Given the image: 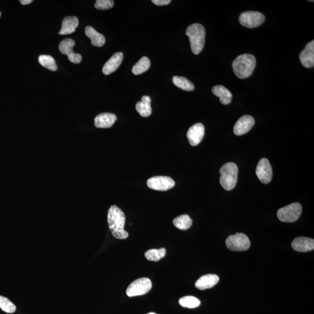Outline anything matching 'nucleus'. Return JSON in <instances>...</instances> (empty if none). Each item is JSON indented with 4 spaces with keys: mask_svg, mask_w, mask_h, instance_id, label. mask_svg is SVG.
Segmentation results:
<instances>
[{
    "mask_svg": "<svg viewBox=\"0 0 314 314\" xmlns=\"http://www.w3.org/2000/svg\"><path fill=\"white\" fill-rule=\"evenodd\" d=\"M126 218L124 212L115 205L111 206L108 212L107 221L112 235L118 239H126L129 233L124 229Z\"/></svg>",
    "mask_w": 314,
    "mask_h": 314,
    "instance_id": "obj_1",
    "label": "nucleus"
},
{
    "mask_svg": "<svg viewBox=\"0 0 314 314\" xmlns=\"http://www.w3.org/2000/svg\"><path fill=\"white\" fill-rule=\"evenodd\" d=\"M255 66L256 59L254 55L248 54L239 55L232 63L236 76L242 79L249 78L253 72Z\"/></svg>",
    "mask_w": 314,
    "mask_h": 314,
    "instance_id": "obj_2",
    "label": "nucleus"
},
{
    "mask_svg": "<svg viewBox=\"0 0 314 314\" xmlns=\"http://www.w3.org/2000/svg\"><path fill=\"white\" fill-rule=\"evenodd\" d=\"M186 34L189 38L191 50L196 55L200 54L204 47L205 37L204 27L199 23L191 24L187 27Z\"/></svg>",
    "mask_w": 314,
    "mask_h": 314,
    "instance_id": "obj_3",
    "label": "nucleus"
},
{
    "mask_svg": "<svg viewBox=\"0 0 314 314\" xmlns=\"http://www.w3.org/2000/svg\"><path fill=\"white\" fill-rule=\"evenodd\" d=\"M238 167L235 163L227 162L220 169V183L222 187L229 191L235 188L238 178Z\"/></svg>",
    "mask_w": 314,
    "mask_h": 314,
    "instance_id": "obj_4",
    "label": "nucleus"
},
{
    "mask_svg": "<svg viewBox=\"0 0 314 314\" xmlns=\"http://www.w3.org/2000/svg\"><path fill=\"white\" fill-rule=\"evenodd\" d=\"M302 207L300 203L294 202L279 209L277 216L278 219L284 223H294L299 218Z\"/></svg>",
    "mask_w": 314,
    "mask_h": 314,
    "instance_id": "obj_5",
    "label": "nucleus"
},
{
    "mask_svg": "<svg viewBox=\"0 0 314 314\" xmlns=\"http://www.w3.org/2000/svg\"><path fill=\"white\" fill-rule=\"evenodd\" d=\"M226 245L231 251H244L250 248V241L245 234L237 233L236 235L227 237Z\"/></svg>",
    "mask_w": 314,
    "mask_h": 314,
    "instance_id": "obj_6",
    "label": "nucleus"
},
{
    "mask_svg": "<svg viewBox=\"0 0 314 314\" xmlns=\"http://www.w3.org/2000/svg\"><path fill=\"white\" fill-rule=\"evenodd\" d=\"M152 288L151 280L147 278H141L136 279L128 286L126 294L129 297L144 295L149 293Z\"/></svg>",
    "mask_w": 314,
    "mask_h": 314,
    "instance_id": "obj_7",
    "label": "nucleus"
},
{
    "mask_svg": "<svg viewBox=\"0 0 314 314\" xmlns=\"http://www.w3.org/2000/svg\"><path fill=\"white\" fill-rule=\"evenodd\" d=\"M266 17L259 12L246 11L239 17L240 23L247 28H255L264 23Z\"/></svg>",
    "mask_w": 314,
    "mask_h": 314,
    "instance_id": "obj_8",
    "label": "nucleus"
},
{
    "mask_svg": "<svg viewBox=\"0 0 314 314\" xmlns=\"http://www.w3.org/2000/svg\"><path fill=\"white\" fill-rule=\"evenodd\" d=\"M147 186L151 189L167 191L173 188L175 182L170 177L156 176L151 178L147 181Z\"/></svg>",
    "mask_w": 314,
    "mask_h": 314,
    "instance_id": "obj_9",
    "label": "nucleus"
},
{
    "mask_svg": "<svg viewBox=\"0 0 314 314\" xmlns=\"http://www.w3.org/2000/svg\"><path fill=\"white\" fill-rule=\"evenodd\" d=\"M256 175L262 183L268 184L272 179V169L267 158H262L257 165Z\"/></svg>",
    "mask_w": 314,
    "mask_h": 314,
    "instance_id": "obj_10",
    "label": "nucleus"
},
{
    "mask_svg": "<svg viewBox=\"0 0 314 314\" xmlns=\"http://www.w3.org/2000/svg\"><path fill=\"white\" fill-rule=\"evenodd\" d=\"M75 45V42L73 40L65 39L60 43L59 49L61 53L67 55L70 62L73 64H79L81 62L82 57L81 55L73 52V48Z\"/></svg>",
    "mask_w": 314,
    "mask_h": 314,
    "instance_id": "obj_11",
    "label": "nucleus"
},
{
    "mask_svg": "<svg viewBox=\"0 0 314 314\" xmlns=\"http://www.w3.org/2000/svg\"><path fill=\"white\" fill-rule=\"evenodd\" d=\"M254 124L253 117L248 115H243L234 126V134L237 136H242L247 134L253 127Z\"/></svg>",
    "mask_w": 314,
    "mask_h": 314,
    "instance_id": "obj_12",
    "label": "nucleus"
},
{
    "mask_svg": "<svg viewBox=\"0 0 314 314\" xmlns=\"http://www.w3.org/2000/svg\"><path fill=\"white\" fill-rule=\"evenodd\" d=\"M204 135L205 128L201 123H198L191 126L187 133V137L190 145L198 146L202 141Z\"/></svg>",
    "mask_w": 314,
    "mask_h": 314,
    "instance_id": "obj_13",
    "label": "nucleus"
},
{
    "mask_svg": "<svg viewBox=\"0 0 314 314\" xmlns=\"http://www.w3.org/2000/svg\"><path fill=\"white\" fill-rule=\"evenodd\" d=\"M300 60L301 64L306 68H312L314 66V41L308 43L306 47L300 52Z\"/></svg>",
    "mask_w": 314,
    "mask_h": 314,
    "instance_id": "obj_14",
    "label": "nucleus"
},
{
    "mask_svg": "<svg viewBox=\"0 0 314 314\" xmlns=\"http://www.w3.org/2000/svg\"><path fill=\"white\" fill-rule=\"evenodd\" d=\"M292 247L298 252H307L314 249V240L305 237H298L293 240Z\"/></svg>",
    "mask_w": 314,
    "mask_h": 314,
    "instance_id": "obj_15",
    "label": "nucleus"
},
{
    "mask_svg": "<svg viewBox=\"0 0 314 314\" xmlns=\"http://www.w3.org/2000/svg\"><path fill=\"white\" fill-rule=\"evenodd\" d=\"M124 58L122 52H116L113 54L110 59L105 64L103 67V72L104 75H109L114 72L118 68Z\"/></svg>",
    "mask_w": 314,
    "mask_h": 314,
    "instance_id": "obj_16",
    "label": "nucleus"
},
{
    "mask_svg": "<svg viewBox=\"0 0 314 314\" xmlns=\"http://www.w3.org/2000/svg\"><path fill=\"white\" fill-rule=\"evenodd\" d=\"M219 281L220 278L218 275L215 274H207L200 277L196 282L195 286L199 290H205L214 287Z\"/></svg>",
    "mask_w": 314,
    "mask_h": 314,
    "instance_id": "obj_17",
    "label": "nucleus"
},
{
    "mask_svg": "<svg viewBox=\"0 0 314 314\" xmlns=\"http://www.w3.org/2000/svg\"><path fill=\"white\" fill-rule=\"evenodd\" d=\"M116 116L112 113H102L95 117L94 125L97 128H110L114 124Z\"/></svg>",
    "mask_w": 314,
    "mask_h": 314,
    "instance_id": "obj_18",
    "label": "nucleus"
},
{
    "mask_svg": "<svg viewBox=\"0 0 314 314\" xmlns=\"http://www.w3.org/2000/svg\"><path fill=\"white\" fill-rule=\"evenodd\" d=\"M79 20L76 17H67L64 18L61 29L59 32V35H69L75 32L76 27L78 26Z\"/></svg>",
    "mask_w": 314,
    "mask_h": 314,
    "instance_id": "obj_19",
    "label": "nucleus"
},
{
    "mask_svg": "<svg viewBox=\"0 0 314 314\" xmlns=\"http://www.w3.org/2000/svg\"><path fill=\"white\" fill-rule=\"evenodd\" d=\"M212 93L220 98V102L224 105H228L232 101L233 95L225 87L222 85L214 86L212 89Z\"/></svg>",
    "mask_w": 314,
    "mask_h": 314,
    "instance_id": "obj_20",
    "label": "nucleus"
},
{
    "mask_svg": "<svg viewBox=\"0 0 314 314\" xmlns=\"http://www.w3.org/2000/svg\"><path fill=\"white\" fill-rule=\"evenodd\" d=\"M85 34L89 39H90L91 45L95 47H102L106 43L105 37L102 34L97 32L93 27H86Z\"/></svg>",
    "mask_w": 314,
    "mask_h": 314,
    "instance_id": "obj_21",
    "label": "nucleus"
},
{
    "mask_svg": "<svg viewBox=\"0 0 314 314\" xmlns=\"http://www.w3.org/2000/svg\"><path fill=\"white\" fill-rule=\"evenodd\" d=\"M151 98L145 95L141 98V101H138L136 105V109L139 114L143 117H148L152 114V109L151 107Z\"/></svg>",
    "mask_w": 314,
    "mask_h": 314,
    "instance_id": "obj_22",
    "label": "nucleus"
},
{
    "mask_svg": "<svg viewBox=\"0 0 314 314\" xmlns=\"http://www.w3.org/2000/svg\"><path fill=\"white\" fill-rule=\"evenodd\" d=\"M193 221L189 215L183 214L175 218L173 220L174 225L180 230H186L192 226Z\"/></svg>",
    "mask_w": 314,
    "mask_h": 314,
    "instance_id": "obj_23",
    "label": "nucleus"
},
{
    "mask_svg": "<svg viewBox=\"0 0 314 314\" xmlns=\"http://www.w3.org/2000/svg\"><path fill=\"white\" fill-rule=\"evenodd\" d=\"M174 84L181 90L192 91L195 90V85L184 77L175 76L172 78Z\"/></svg>",
    "mask_w": 314,
    "mask_h": 314,
    "instance_id": "obj_24",
    "label": "nucleus"
},
{
    "mask_svg": "<svg viewBox=\"0 0 314 314\" xmlns=\"http://www.w3.org/2000/svg\"><path fill=\"white\" fill-rule=\"evenodd\" d=\"M150 64V61L149 58L146 57H143L138 61V62L135 65L133 69H132V72L135 75H140V74L146 72L149 69Z\"/></svg>",
    "mask_w": 314,
    "mask_h": 314,
    "instance_id": "obj_25",
    "label": "nucleus"
},
{
    "mask_svg": "<svg viewBox=\"0 0 314 314\" xmlns=\"http://www.w3.org/2000/svg\"><path fill=\"white\" fill-rule=\"evenodd\" d=\"M166 249L161 248L159 249H151L145 252L146 259L151 261H158L165 256Z\"/></svg>",
    "mask_w": 314,
    "mask_h": 314,
    "instance_id": "obj_26",
    "label": "nucleus"
},
{
    "mask_svg": "<svg viewBox=\"0 0 314 314\" xmlns=\"http://www.w3.org/2000/svg\"><path fill=\"white\" fill-rule=\"evenodd\" d=\"M39 62L43 67L52 71H56L57 66L54 58L48 55H41L39 57Z\"/></svg>",
    "mask_w": 314,
    "mask_h": 314,
    "instance_id": "obj_27",
    "label": "nucleus"
},
{
    "mask_svg": "<svg viewBox=\"0 0 314 314\" xmlns=\"http://www.w3.org/2000/svg\"><path fill=\"white\" fill-rule=\"evenodd\" d=\"M179 303L183 307L195 309L201 304V301L198 298L188 295V296H184L180 298Z\"/></svg>",
    "mask_w": 314,
    "mask_h": 314,
    "instance_id": "obj_28",
    "label": "nucleus"
},
{
    "mask_svg": "<svg viewBox=\"0 0 314 314\" xmlns=\"http://www.w3.org/2000/svg\"><path fill=\"white\" fill-rule=\"evenodd\" d=\"M0 309H1L3 312L8 314H12L15 312L17 308L16 306H15V304L12 303L8 298L0 295Z\"/></svg>",
    "mask_w": 314,
    "mask_h": 314,
    "instance_id": "obj_29",
    "label": "nucleus"
},
{
    "mask_svg": "<svg viewBox=\"0 0 314 314\" xmlns=\"http://www.w3.org/2000/svg\"><path fill=\"white\" fill-rule=\"evenodd\" d=\"M114 5L112 0H97L94 7L99 10H107L112 8Z\"/></svg>",
    "mask_w": 314,
    "mask_h": 314,
    "instance_id": "obj_30",
    "label": "nucleus"
},
{
    "mask_svg": "<svg viewBox=\"0 0 314 314\" xmlns=\"http://www.w3.org/2000/svg\"><path fill=\"white\" fill-rule=\"evenodd\" d=\"M152 2L157 5L163 6L169 4L171 1V0H153Z\"/></svg>",
    "mask_w": 314,
    "mask_h": 314,
    "instance_id": "obj_31",
    "label": "nucleus"
},
{
    "mask_svg": "<svg viewBox=\"0 0 314 314\" xmlns=\"http://www.w3.org/2000/svg\"><path fill=\"white\" fill-rule=\"evenodd\" d=\"M33 2V0H21L20 2L22 5H27Z\"/></svg>",
    "mask_w": 314,
    "mask_h": 314,
    "instance_id": "obj_32",
    "label": "nucleus"
},
{
    "mask_svg": "<svg viewBox=\"0 0 314 314\" xmlns=\"http://www.w3.org/2000/svg\"><path fill=\"white\" fill-rule=\"evenodd\" d=\"M147 314H157L155 313H148Z\"/></svg>",
    "mask_w": 314,
    "mask_h": 314,
    "instance_id": "obj_33",
    "label": "nucleus"
},
{
    "mask_svg": "<svg viewBox=\"0 0 314 314\" xmlns=\"http://www.w3.org/2000/svg\"><path fill=\"white\" fill-rule=\"evenodd\" d=\"M1 12H0V17H1Z\"/></svg>",
    "mask_w": 314,
    "mask_h": 314,
    "instance_id": "obj_34",
    "label": "nucleus"
}]
</instances>
